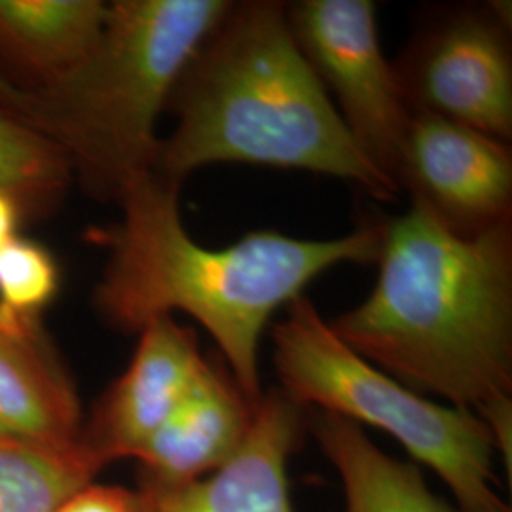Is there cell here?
Listing matches in <instances>:
<instances>
[{
  "mask_svg": "<svg viewBox=\"0 0 512 512\" xmlns=\"http://www.w3.org/2000/svg\"><path fill=\"white\" fill-rule=\"evenodd\" d=\"M279 389L302 408L370 425L448 486L459 512H512L499 492L494 439L471 410L429 401L359 357L308 296L272 329Z\"/></svg>",
  "mask_w": 512,
  "mask_h": 512,
  "instance_id": "5",
  "label": "cell"
},
{
  "mask_svg": "<svg viewBox=\"0 0 512 512\" xmlns=\"http://www.w3.org/2000/svg\"><path fill=\"white\" fill-rule=\"evenodd\" d=\"M300 52L329 93L349 135L399 194L404 139L414 112L393 61L385 57L372 0L285 4Z\"/></svg>",
  "mask_w": 512,
  "mask_h": 512,
  "instance_id": "6",
  "label": "cell"
},
{
  "mask_svg": "<svg viewBox=\"0 0 512 512\" xmlns=\"http://www.w3.org/2000/svg\"><path fill=\"white\" fill-rule=\"evenodd\" d=\"M179 194V184L150 173L118 203L120 219L88 234L107 251L93 306L109 327L128 334H139L158 317H173V311L190 315L256 403L264 393L260 342L275 311L340 264H376L385 220L332 239L258 230L211 249L184 228Z\"/></svg>",
  "mask_w": 512,
  "mask_h": 512,
  "instance_id": "1",
  "label": "cell"
},
{
  "mask_svg": "<svg viewBox=\"0 0 512 512\" xmlns=\"http://www.w3.org/2000/svg\"><path fill=\"white\" fill-rule=\"evenodd\" d=\"M205 361L194 330L169 315L150 321L139 332L128 368L103 393L92 418L84 423V444L105 465L135 458L181 404Z\"/></svg>",
  "mask_w": 512,
  "mask_h": 512,
  "instance_id": "9",
  "label": "cell"
},
{
  "mask_svg": "<svg viewBox=\"0 0 512 512\" xmlns=\"http://www.w3.org/2000/svg\"><path fill=\"white\" fill-rule=\"evenodd\" d=\"M152 173L183 186L215 164L268 165L342 179L393 202L399 190L355 145L300 52L285 2H232L186 63Z\"/></svg>",
  "mask_w": 512,
  "mask_h": 512,
  "instance_id": "3",
  "label": "cell"
},
{
  "mask_svg": "<svg viewBox=\"0 0 512 512\" xmlns=\"http://www.w3.org/2000/svg\"><path fill=\"white\" fill-rule=\"evenodd\" d=\"M31 101H33L31 92L21 90L12 80L0 74V110H6L25 120L27 112L31 109Z\"/></svg>",
  "mask_w": 512,
  "mask_h": 512,
  "instance_id": "20",
  "label": "cell"
},
{
  "mask_svg": "<svg viewBox=\"0 0 512 512\" xmlns=\"http://www.w3.org/2000/svg\"><path fill=\"white\" fill-rule=\"evenodd\" d=\"M399 188L448 232L475 238L512 224V147L439 116L414 114Z\"/></svg>",
  "mask_w": 512,
  "mask_h": 512,
  "instance_id": "8",
  "label": "cell"
},
{
  "mask_svg": "<svg viewBox=\"0 0 512 512\" xmlns=\"http://www.w3.org/2000/svg\"><path fill=\"white\" fill-rule=\"evenodd\" d=\"M511 4L446 6L418 25L393 65L414 114L512 141Z\"/></svg>",
  "mask_w": 512,
  "mask_h": 512,
  "instance_id": "7",
  "label": "cell"
},
{
  "mask_svg": "<svg viewBox=\"0 0 512 512\" xmlns=\"http://www.w3.org/2000/svg\"><path fill=\"white\" fill-rule=\"evenodd\" d=\"M306 408L279 387L262 393L238 454L200 480L165 486L141 480L137 512H294L289 461Z\"/></svg>",
  "mask_w": 512,
  "mask_h": 512,
  "instance_id": "10",
  "label": "cell"
},
{
  "mask_svg": "<svg viewBox=\"0 0 512 512\" xmlns=\"http://www.w3.org/2000/svg\"><path fill=\"white\" fill-rule=\"evenodd\" d=\"M256 403L220 357L207 359L181 404L135 454L141 480L177 486L219 471L247 439Z\"/></svg>",
  "mask_w": 512,
  "mask_h": 512,
  "instance_id": "11",
  "label": "cell"
},
{
  "mask_svg": "<svg viewBox=\"0 0 512 512\" xmlns=\"http://www.w3.org/2000/svg\"><path fill=\"white\" fill-rule=\"evenodd\" d=\"M109 10L103 0H0V74L25 92L52 86L92 52Z\"/></svg>",
  "mask_w": 512,
  "mask_h": 512,
  "instance_id": "13",
  "label": "cell"
},
{
  "mask_svg": "<svg viewBox=\"0 0 512 512\" xmlns=\"http://www.w3.org/2000/svg\"><path fill=\"white\" fill-rule=\"evenodd\" d=\"M82 427L76 385L42 321L0 310V435L61 446Z\"/></svg>",
  "mask_w": 512,
  "mask_h": 512,
  "instance_id": "12",
  "label": "cell"
},
{
  "mask_svg": "<svg viewBox=\"0 0 512 512\" xmlns=\"http://www.w3.org/2000/svg\"><path fill=\"white\" fill-rule=\"evenodd\" d=\"M27 220L18 200L0 190V249L18 238L21 222Z\"/></svg>",
  "mask_w": 512,
  "mask_h": 512,
  "instance_id": "19",
  "label": "cell"
},
{
  "mask_svg": "<svg viewBox=\"0 0 512 512\" xmlns=\"http://www.w3.org/2000/svg\"><path fill=\"white\" fill-rule=\"evenodd\" d=\"M230 0H116L71 73L33 92L25 122L61 148L74 183L120 203L154 169L160 116Z\"/></svg>",
  "mask_w": 512,
  "mask_h": 512,
  "instance_id": "4",
  "label": "cell"
},
{
  "mask_svg": "<svg viewBox=\"0 0 512 512\" xmlns=\"http://www.w3.org/2000/svg\"><path fill=\"white\" fill-rule=\"evenodd\" d=\"M372 293L332 332L399 384L478 412L512 397V224L475 238L420 205L385 220Z\"/></svg>",
  "mask_w": 512,
  "mask_h": 512,
  "instance_id": "2",
  "label": "cell"
},
{
  "mask_svg": "<svg viewBox=\"0 0 512 512\" xmlns=\"http://www.w3.org/2000/svg\"><path fill=\"white\" fill-rule=\"evenodd\" d=\"M103 467L82 439L59 446L0 435V512H55Z\"/></svg>",
  "mask_w": 512,
  "mask_h": 512,
  "instance_id": "15",
  "label": "cell"
},
{
  "mask_svg": "<svg viewBox=\"0 0 512 512\" xmlns=\"http://www.w3.org/2000/svg\"><path fill=\"white\" fill-rule=\"evenodd\" d=\"M137 492L90 482L69 495L55 512H137Z\"/></svg>",
  "mask_w": 512,
  "mask_h": 512,
  "instance_id": "18",
  "label": "cell"
},
{
  "mask_svg": "<svg viewBox=\"0 0 512 512\" xmlns=\"http://www.w3.org/2000/svg\"><path fill=\"white\" fill-rule=\"evenodd\" d=\"M310 429L342 480L344 512H456L429 490L420 467L385 454L355 421L311 410Z\"/></svg>",
  "mask_w": 512,
  "mask_h": 512,
  "instance_id": "14",
  "label": "cell"
},
{
  "mask_svg": "<svg viewBox=\"0 0 512 512\" xmlns=\"http://www.w3.org/2000/svg\"><path fill=\"white\" fill-rule=\"evenodd\" d=\"M73 183L61 148L23 118L0 110V190L18 200L25 217L54 211Z\"/></svg>",
  "mask_w": 512,
  "mask_h": 512,
  "instance_id": "16",
  "label": "cell"
},
{
  "mask_svg": "<svg viewBox=\"0 0 512 512\" xmlns=\"http://www.w3.org/2000/svg\"><path fill=\"white\" fill-rule=\"evenodd\" d=\"M59 285L55 256L35 239L18 236L0 249V310L40 319Z\"/></svg>",
  "mask_w": 512,
  "mask_h": 512,
  "instance_id": "17",
  "label": "cell"
}]
</instances>
